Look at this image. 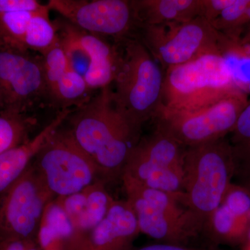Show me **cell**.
<instances>
[{
	"instance_id": "obj_34",
	"label": "cell",
	"mask_w": 250,
	"mask_h": 250,
	"mask_svg": "<svg viewBox=\"0 0 250 250\" xmlns=\"http://www.w3.org/2000/svg\"><path fill=\"white\" fill-rule=\"evenodd\" d=\"M1 107H2V104H1V95H0V111H1Z\"/></svg>"
},
{
	"instance_id": "obj_31",
	"label": "cell",
	"mask_w": 250,
	"mask_h": 250,
	"mask_svg": "<svg viewBox=\"0 0 250 250\" xmlns=\"http://www.w3.org/2000/svg\"><path fill=\"white\" fill-rule=\"evenodd\" d=\"M131 250H216L213 248H192L186 245L172 244V243H160L156 244L142 247V248H133Z\"/></svg>"
},
{
	"instance_id": "obj_19",
	"label": "cell",
	"mask_w": 250,
	"mask_h": 250,
	"mask_svg": "<svg viewBox=\"0 0 250 250\" xmlns=\"http://www.w3.org/2000/svg\"><path fill=\"white\" fill-rule=\"evenodd\" d=\"M90 91L84 77L70 68L49 90V100L62 109L80 106L90 100Z\"/></svg>"
},
{
	"instance_id": "obj_13",
	"label": "cell",
	"mask_w": 250,
	"mask_h": 250,
	"mask_svg": "<svg viewBox=\"0 0 250 250\" xmlns=\"http://www.w3.org/2000/svg\"><path fill=\"white\" fill-rule=\"evenodd\" d=\"M140 233L129 202L115 200L103 221L81 237L74 250H131Z\"/></svg>"
},
{
	"instance_id": "obj_10",
	"label": "cell",
	"mask_w": 250,
	"mask_h": 250,
	"mask_svg": "<svg viewBox=\"0 0 250 250\" xmlns=\"http://www.w3.org/2000/svg\"><path fill=\"white\" fill-rule=\"evenodd\" d=\"M54 198L31 162L24 173L0 193V241H37L44 210Z\"/></svg>"
},
{
	"instance_id": "obj_3",
	"label": "cell",
	"mask_w": 250,
	"mask_h": 250,
	"mask_svg": "<svg viewBox=\"0 0 250 250\" xmlns=\"http://www.w3.org/2000/svg\"><path fill=\"white\" fill-rule=\"evenodd\" d=\"M236 166L232 146L225 138L186 149L182 204L202 232L223 202Z\"/></svg>"
},
{
	"instance_id": "obj_25",
	"label": "cell",
	"mask_w": 250,
	"mask_h": 250,
	"mask_svg": "<svg viewBox=\"0 0 250 250\" xmlns=\"http://www.w3.org/2000/svg\"><path fill=\"white\" fill-rule=\"evenodd\" d=\"M231 132V145L236 162L250 159V103L242 112Z\"/></svg>"
},
{
	"instance_id": "obj_33",
	"label": "cell",
	"mask_w": 250,
	"mask_h": 250,
	"mask_svg": "<svg viewBox=\"0 0 250 250\" xmlns=\"http://www.w3.org/2000/svg\"><path fill=\"white\" fill-rule=\"evenodd\" d=\"M246 92L247 93H248V92H249V93H250V82H249V83H248V85H247Z\"/></svg>"
},
{
	"instance_id": "obj_22",
	"label": "cell",
	"mask_w": 250,
	"mask_h": 250,
	"mask_svg": "<svg viewBox=\"0 0 250 250\" xmlns=\"http://www.w3.org/2000/svg\"><path fill=\"white\" fill-rule=\"evenodd\" d=\"M49 8L37 13L31 19L23 39V48L41 54L50 48L58 40V31L49 17Z\"/></svg>"
},
{
	"instance_id": "obj_9",
	"label": "cell",
	"mask_w": 250,
	"mask_h": 250,
	"mask_svg": "<svg viewBox=\"0 0 250 250\" xmlns=\"http://www.w3.org/2000/svg\"><path fill=\"white\" fill-rule=\"evenodd\" d=\"M55 197L82 191L100 175L93 161L77 144L69 129L54 131L32 161Z\"/></svg>"
},
{
	"instance_id": "obj_24",
	"label": "cell",
	"mask_w": 250,
	"mask_h": 250,
	"mask_svg": "<svg viewBox=\"0 0 250 250\" xmlns=\"http://www.w3.org/2000/svg\"><path fill=\"white\" fill-rule=\"evenodd\" d=\"M42 55L49 93L50 88L70 68V64L59 37L57 42Z\"/></svg>"
},
{
	"instance_id": "obj_5",
	"label": "cell",
	"mask_w": 250,
	"mask_h": 250,
	"mask_svg": "<svg viewBox=\"0 0 250 250\" xmlns=\"http://www.w3.org/2000/svg\"><path fill=\"white\" fill-rule=\"evenodd\" d=\"M121 179L140 232L161 243L178 245L202 232L192 213L182 207L180 197L145 187L125 174Z\"/></svg>"
},
{
	"instance_id": "obj_1",
	"label": "cell",
	"mask_w": 250,
	"mask_h": 250,
	"mask_svg": "<svg viewBox=\"0 0 250 250\" xmlns=\"http://www.w3.org/2000/svg\"><path fill=\"white\" fill-rule=\"evenodd\" d=\"M67 120L72 137L93 161L104 181L121 179L141 131L117 108L111 85L72 111Z\"/></svg>"
},
{
	"instance_id": "obj_20",
	"label": "cell",
	"mask_w": 250,
	"mask_h": 250,
	"mask_svg": "<svg viewBox=\"0 0 250 250\" xmlns=\"http://www.w3.org/2000/svg\"><path fill=\"white\" fill-rule=\"evenodd\" d=\"M247 219L238 218L226 206L221 204L210 215L204 226L205 231L212 241H234L245 232Z\"/></svg>"
},
{
	"instance_id": "obj_11",
	"label": "cell",
	"mask_w": 250,
	"mask_h": 250,
	"mask_svg": "<svg viewBox=\"0 0 250 250\" xmlns=\"http://www.w3.org/2000/svg\"><path fill=\"white\" fill-rule=\"evenodd\" d=\"M0 95L1 111L18 114L49 99L42 59L21 49L0 50Z\"/></svg>"
},
{
	"instance_id": "obj_12",
	"label": "cell",
	"mask_w": 250,
	"mask_h": 250,
	"mask_svg": "<svg viewBox=\"0 0 250 250\" xmlns=\"http://www.w3.org/2000/svg\"><path fill=\"white\" fill-rule=\"evenodd\" d=\"M47 5L81 30L111 36L116 43L135 36L137 30L132 1L49 0Z\"/></svg>"
},
{
	"instance_id": "obj_30",
	"label": "cell",
	"mask_w": 250,
	"mask_h": 250,
	"mask_svg": "<svg viewBox=\"0 0 250 250\" xmlns=\"http://www.w3.org/2000/svg\"><path fill=\"white\" fill-rule=\"evenodd\" d=\"M0 250H41L35 240L8 239L0 241Z\"/></svg>"
},
{
	"instance_id": "obj_15",
	"label": "cell",
	"mask_w": 250,
	"mask_h": 250,
	"mask_svg": "<svg viewBox=\"0 0 250 250\" xmlns=\"http://www.w3.org/2000/svg\"><path fill=\"white\" fill-rule=\"evenodd\" d=\"M78 29L79 41L89 58L84 75L87 84L91 90L109 86L114 81L119 62L118 46H111L100 36Z\"/></svg>"
},
{
	"instance_id": "obj_2",
	"label": "cell",
	"mask_w": 250,
	"mask_h": 250,
	"mask_svg": "<svg viewBox=\"0 0 250 250\" xmlns=\"http://www.w3.org/2000/svg\"><path fill=\"white\" fill-rule=\"evenodd\" d=\"M119 62L112 89L118 109L141 131L162 106L164 75L147 47L136 36L118 42Z\"/></svg>"
},
{
	"instance_id": "obj_28",
	"label": "cell",
	"mask_w": 250,
	"mask_h": 250,
	"mask_svg": "<svg viewBox=\"0 0 250 250\" xmlns=\"http://www.w3.org/2000/svg\"><path fill=\"white\" fill-rule=\"evenodd\" d=\"M47 8V4H42L36 0H0V14L20 11H40Z\"/></svg>"
},
{
	"instance_id": "obj_4",
	"label": "cell",
	"mask_w": 250,
	"mask_h": 250,
	"mask_svg": "<svg viewBox=\"0 0 250 250\" xmlns=\"http://www.w3.org/2000/svg\"><path fill=\"white\" fill-rule=\"evenodd\" d=\"M239 89L243 88L228 59L223 54H206L166 70L161 107L192 111L213 104Z\"/></svg>"
},
{
	"instance_id": "obj_32",
	"label": "cell",
	"mask_w": 250,
	"mask_h": 250,
	"mask_svg": "<svg viewBox=\"0 0 250 250\" xmlns=\"http://www.w3.org/2000/svg\"><path fill=\"white\" fill-rule=\"evenodd\" d=\"M8 48H13V47L9 45V42L6 40V37L0 29V50Z\"/></svg>"
},
{
	"instance_id": "obj_6",
	"label": "cell",
	"mask_w": 250,
	"mask_h": 250,
	"mask_svg": "<svg viewBox=\"0 0 250 250\" xmlns=\"http://www.w3.org/2000/svg\"><path fill=\"white\" fill-rule=\"evenodd\" d=\"M137 37L158 63L167 70L208 54H223V34L202 16L184 22L138 28Z\"/></svg>"
},
{
	"instance_id": "obj_7",
	"label": "cell",
	"mask_w": 250,
	"mask_h": 250,
	"mask_svg": "<svg viewBox=\"0 0 250 250\" xmlns=\"http://www.w3.org/2000/svg\"><path fill=\"white\" fill-rule=\"evenodd\" d=\"M249 104L248 93L239 89L209 106L192 111H173L161 107L154 119L186 147L223 139L231 132L242 112Z\"/></svg>"
},
{
	"instance_id": "obj_14",
	"label": "cell",
	"mask_w": 250,
	"mask_h": 250,
	"mask_svg": "<svg viewBox=\"0 0 250 250\" xmlns=\"http://www.w3.org/2000/svg\"><path fill=\"white\" fill-rule=\"evenodd\" d=\"M72 111L71 108L62 109L33 139L0 154V193L24 173L51 135L62 126Z\"/></svg>"
},
{
	"instance_id": "obj_29",
	"label": "cell",
	"mask_w": 250,
	"mask_h": 250,
	"mask_svg": "<svg viewBox=\"0 0 250 250\" xmlns=\"http://www.w3.org/2000/svg\"><path fill=\"white\" fill-rule=\"evenodd\" d=\"M236 0H203V17L210 23Z\"/></svg>"
},
{
	"instance_id": "obj_16",
	"label": "cell",
	"mask_w": 250,
	"mask_h": 250,
	"mask_svg": "<svg viewBox=\"0 0 250 250\" xmlns=\"http://www.w3.org/2000/svg\"><path fill=\"white\" fill-rule=\"evenodd\" d=\"M132 4L137 29L187 22L203 16V0H134Z\"/></svg>"
},
{
	"instance_id": "obj_26",
	"label": "cell",
	"mask_w": 250,
	"mask_h": 250,
	"mask_svg": "<svg viewBox=\"0 0 250 250\" xmlns=\"http://www.w3.org/2000/svg\"><path fill=\"white\" fill-rule=\"evenodd\" d=\"M222 204L238 218L247 219L250 213V192L246 188L229 186Z\"/></svg>"
},
{
	"instance_id": "obj_27",
	"label": "cell",
	"mask_w": 250,
	"mask_h": 250,
	"mask_svg": "<svg viewBox=\"0 0 250 250\" xmlns=\"http://www.w3.org/2000/svg\"><path fill=\"white\" fill-rule=\"evenodd\" d=\"M67 216L76 228L85 207V195L83 190L67 196L56 197Z\"/></svg>"
},
{
	"instance_id": "obj_23",
	"label": "cell",
	"mask_w": 250,
	"mask_h": 250,
	"mask_svg": "<svg viewBox=\"0 0 250 250\" xmlns=\"http://www.w3.org/2000/svg\"><path fill=\"white\" fill-rule=\"evenodd\" d=\"M34 123L26 114L0 112V154L28 141Z\"/></svg>"
},
{
	"instance_id": "obj_21",
	"label": "cell",
	"mask_w": 250,
	"mask_h": 250,
	"mask_svg": "<svg viewBox=\"0 0 250 250\" xmlns=\"http://www.w3.org/2000/svg\"><path fill=\"white\" fill-rule=\"evenodd\" d=\"M210 24L225 37L231 40H241L250 24V0H236Z\"/></svg>"
},
{
	"instance_id": "obj_35",
	"label": "cell",
	"mask_w": 250,
	"mask_h": 250,
	"mask_svg": "<svg viewBox=\"0 0 250 250\" xmlns=\"http://www.w3.org/2000/svg\"></svg>"
},
{
	"instance_id": "obj_17",
	"label": "cell",
	"mask_w": 250,
	"mask_h": 250,
	"mask_svg": "<svg viewBox=\"0 0 250 250\" xmlns=\"http://www.w3.org/2000/svg\"><path fill=\"white\" fill-rule=\"evenodd\" d=\"M75 227L57 200L46 206L38 233L41 250H72L75 243Z\"/></svg>"
},
{
	"instance_id": "obj_18",
	"label": "cell",
	"mask_w": 250,
	"mask_h": 250,
	"mask_svg": "<svg viewBox=\"0 0 250 250\" xmlns=\"http://www.w3.org/2000/svg\"><path fill=\"white\" fill-rule=\"evenodd\" d=\"M83 190L85 195V209L75 228L76 236L72 250L81 237L103 221L116 200L106 190L104 181L97 180Z\"/></svg>"
},
{
	"instance_id": "obj_8",
	"label": "cell",
	"mask_w": 250,
	"mask_h": 250,
	"mask_svg": "<svg viewBox=\"0 0 250 250\" xmlns=\"http://www.w3.org/2000/svg\"><path fill=\"white\" fill-rule=\"evenodd\" d=\"M187 148L156 126L152 134L141 137L131 151L123 175L129 176L145 187L182 198Z\"/></svg>"
}]
</instances>
